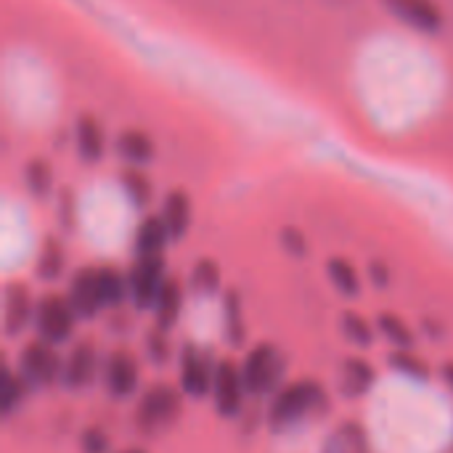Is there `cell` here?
Listing matches in <instances>:
<instances>
[{"label": "cell", "instance_id": "4fadbf2b", "mask_svg": "<svg viewBox=\"0 0 453 453\" xmlns=\"http://www.w3.org/2000/svg\"><path fill=\"white\" fill-rule=\"evenodd\" d=\"M96 374H98V356H96L93 342L74 345L72 353L64 361V377H61V382L69 390H82V388L93 385Z\"/></svg>", "mask_w": 453, "mask_h": 453}, {"label": "cell", "instance_id": "44dd1931", "mask_svg": "<svg viewBox=\"0 0 453 453\" xmlns=\"http://www.w3.org/2000/svg\"><path fill=\"white\" fill-rule=\"evenodd\" d=\"M324 453H366V435L358 425H342L332 433Z\"/></svg>", "mask_w": 453, "mask_h": 453}, {"label": "cell", "instance_id": "e575fe53", "mask_svg": "<svg viewBox=\"0 0 453 453\" xmlns=\"http://www.w3.org/2000/svg\"><path fill=\"white\" fill-rule=\"evenodd\" d=\"M443 374H446V380H449V385L453 388V364H449L446 369H443Z\"/></svg>", "mask_w": 453, "mask_h": 453}, {"label": "cell", "instance_id": "3957f363", "mask_svg": "<svg viewBox=\"0 0 453 453\" xmlns=\"http://www.w3.org/2000/svg\"><path fill=\"white\" fill-rule=\"evenodd\" d=\"M284 372H287V358L273 345H257L242 366L250 395H268L281 390L279 385L284 380Z\"/></svg>", "mask_w": 453, "mask_h": 453}, {"label": "cell", "instance_id": "277c9868", "mask_svg": "<svg viewBox=\"0 0 453 453\" xmlns=\"http://www.w3.org/2000/svg\"><path fill=\"white\" fill-rule=\"evenodd\" d=\"M80 316L74 313L69 297H61V295H48L37 303V311H35V326H37V334L40 340L50 342V345H61L72 337L74 332V321Z\"/></svg>", "mask_w": 453, "mask_h": 453}, {"label": "cell", "instance_id": "9a60e30c", "mask_svg": "<svg viewBox=\"0 0 453 453\" xmlns=\"http://www.w3.org/2000/svg\"><path fill=\"white\" fill-rule=\"evenodd\" d=\"M117 154L127 162V167H146L154 159V141L143 130H122L114 141Z\"/></svg>", "mask_w": 453, "mask_h": 453}, {"label": "cell", "instance_id": "484cf974", "mask_svg": "<svg viewBox=\"0 0 453 453\" xmlns=\"http://www.w3.org/2000/svg\"><path fill=\"white\" fill-rule=\"evenodd\" d=\"M377 324H380V332H382L395 348H401V350H411V348H414V334H411V329L403 324V319H398V316H393V313H382Z\"/></svg>", "mask_w": 453, "mask_h": 453}, {"label": "cell", "instance_id": "52a82bcc", "mask_svg": "<svg viewBox=\"0 0 453 453\" xmlns=\"http://www.w3.org/2000/svg\"><path fill=\"white\" fill-rule=\"evenodd\" d=\"M215 366L212 356L196 345H186L180 353V385L183 393L191 398H204L212 393V380H215Z\"/></svg>", "mask_w": 453, "mask_h": 453}, {"label": "cell", "instance_id": "ffe728a7", "mask_svg": "<svg viewBox=\"0 0 453 453\" xmlns=\"http://www.w3.org/2000/svg\"><path fill=\"white\" fill-rule=\"evenodd\" d=\"M326 273H329V281L332 287L345 295V297H356L361 292V276L356 271V265L345 257H332L329 265H326Z\"/></svg>", "mask_w": 453, "mask_h": 453}, {"label": "cell", "instance_id": "f1b7e54d", "mask_svg": "<svg viewBox=\"0 0 453 453\" xmlns=\"http://www.w3.org/2000/svg\"><path fill=\"white\" fill-rule=\"evenodd\" d=\"M226 334L234 345H242L244 340V321H242V303L236 292L226 295Z\"/></svg>", "mask_w": 453, "mask_h": 453}, {"label": "cell", "instance_id": "7a4b0ae2", "mask_svg": "<svg viewBox=\"0 0 453 453\" xmlns=\"http://www.w3.org/2000/svg\"><path fill=\"white\" fill-rule=\"evenodd\" d=\"M180 395L170 385H154L143 393L138 411H135V425L143 435L157 438L159 433L170 430L178 417H180Z\"/></svg>", "mask_w": 453, "mask_h": 453}, {"label": "cell", "instance_id": "603a6c76", "mask_svg": "<svg viewBox=\"0 0 453 453\" xmlns=\"http://www.w3.org/2000/svg\"><path fill=\"white\" fill-rule=\"evenodd\" d=\"M101 271V295H104V308H117L130 297L127 289V276H122L117 268H98Z\"/></svg>", "mask_w": 453, "mask_h": 453}, {"label": "cell", "instance_id": "2e32d148", "mask_svg": "<svg viewBox=\"0 0 453 453\" xmlns=\"http://www.w3.org/2000/svg\"><path fill=\"white\" fill-rule=\"evenodd\" d=\"M74 146L80 159L85 162H98L106 151V138H104V127L98 125L96 117H80L77 127H74Z\"/></svg>", "mask_w": 453, "mask_h": 453}, {"label": "cell", "instance_id": "cb8c5ba5", "mask_svg": "<svg viewBox=\"0 0 453 453\" xmlns=\"http://www.w3.org/2000/svg\"><path fill=\"white\" fill-rule=\"evenodd\" d=\"M24 186L32 196H48L53 188V170L45 159H32L24 167Z\"/></svg>", "mask_w": 453, "mask_h": 453}, {"label": "cell", "instance_id": "e0dca14e", "mask_svg": "<svg viewBox=\"0 0 453 453\" xmlns=\"http://www.w3.org/2000/svg\"><path fill=\"white\" fill-rule=\"evenodd\" d=\"M180 308H183V289L175 279H167L154 300V321H157V329L159 332H170L180 316Z\"/></svg>", "mask_w": 453, "mask_h": 453}, {"label": "cell", "instance_id": "8fae6325", "mask_svg": "<svg viewBox=\"0 0 453 453\" xmlns=\"http://www.w3.org/2000/svg\"><path fill=\"white\" fill-rule=\"evenodd\" d=\"M37 305L32 303V295L24 284H8L3 295V329L8 337H16L24 332V326L35 319Z\"/></svg>", "mask_w": 453, "mask_h": 453}, {"label": "cell", "instance_id": "7c38bea8", "mask_svg": "<svg viewBox=\"0 0 453 453\" xmlns=\"http://www.w3.org/2000/svg\"><path fill=\"white\" fill-rule=\"evenodd\" d=\"M106 388L114 398H127L138 388V361L130 350H114L106 358V372H104Z\"/></svg>", "mask_w": 453, "mask_h": 453}, {"label": "cell", "instance_id": "5bb4252c", "mask_svg": "<svg viewBox=\"0 0 453 453\" xmlns=\"http://www.w3.org/2000/svg\"><path fill=\"white\" fill-rule=\"evenodd\" d=\"M162 220H165V226H167V231H170V239L173 242H180L186 234H188V228H191V218H194V212H191V199L186 196V191H170L167 196H165V202H162Z\"/></svg>", "mask_w": 453, "mask_h": 453}, {"label": "cell", "instance_id": "6da1fadb", "mask_svg": "<svg viewBox=\"0 0 453 453\" xmlns=\"http://www.w3.org/2000/svg\"><path fill=\"white\" fill-rule=\"evenodd\" d=\"M326 409H329L326 390L313 380H300L276 393V398L271 401L268 419L276 430H289L313 417H321Z\"/></svg>", "mask_w": 453, "mask_h": 453}, {"label": "cell", "instance_id": "8992f818", "mask_svg": "<svg viewBox=\"0 0 453 453\" xmlns=\"http://www.w3.org/2000/svg\"><path fill=\"white\" fill-rule=\"evenodd\" d=\"M165 281H167V276H165L162 255L138 257L127 273V289H130V300L135 303V308H141V311L154 308V300Z\"/></svg>", "mask_w": 453, "mask_h": 453}, {"label": "cell", "instance_id": "9c48e42d", "mask_svg": "<svg viewBox=\"0 0 453 453\" xmlns=\"http://www.w3.org/2000/svg\"><path fill=\"white\" fill-rule=\"evenodd\" d=\"M385 5L398 21L422 35H435L443 29V13L435 0H385Z\"/></svg>", "mask_w": 453, "mask_h": 453}, {"label": "cell", "instance_id": "ba28073f", "mask_svg": "<svg viewBox=\"0 0 453 453\" xmlns=\"http://www.w3.org/2000/svg\"><path fill=\"white\" fill-rule=\"evenodd\" d=\"M247 395V385H244V374L239 366H234L231 361H218L215 366V380H212V401L220 411V417H236L242 411Z\"/></svg>", "mask_w": 453, "mask_h": 453}, {"label": "cell", "instance_id": "f546056e", "mask_svg": "<svg viewBox=\"0 0 453 453\" xmlns=\"http://www.w3.org/2000/svg\"><path fill=\"white\" fill-rule=\"evenodd\" d=\"M24 377H16L13 372L5 369L3 374V390H0V406H3V414H11L16 409V403L21 401L24 395V385H21Z\"/></svg>", "mask_w": 453, "mask_h": 453}, {"label": "cell", "instance_id": "1f68e13d", "mask_svg": "<svg viewBox=\"0 0 453 453\" xmlns=\"http://www.w3.org/2000/svg\"><path fill=\"white\" fill-rule=\"evenodd\" d=\"M281 242H284V247L289 250V255H295V257H303L305 255V239H303V234L300 231H295V228H287L284 234H281Z\"/></svg>", "mask_w": 453, "mask_h": 453}, {"label": "cell", "instance_id": "ac0fdd59", "mask_svg": "<svg viewBox=\"0 0 453 453\" xmlns=\"http://www.w3.org/2000/svg\"><path fill=\"white\" fill-rule=\"evenodd\" d=\"M170 242L173 239H170V231H167L162 215H149L135 231V255L138 257L162 255Z\"/></svg>", "mask_w": 453, "mask_h": 453}, {"label": "cell", "instance_id": "4316f807", "mask_svg": "<svg viewBox=\"0 0 453 453\" xmlns=\"http://www.w3.org/2000/svg\"><path fill=\"white\" fill-rule=\"evenodd\" d=\"M64 263H66V255H64V250H61L56 242H48V244L42 247V255H40V260H37V276H40V279H48V281H53V279H58V276H61V271H64Z\"/></svg>", "mask_w": 453, "mask_h": 453}, {"label": "cell", "instance_id": "836d02e7", "mask_svg": "<svg viewBox=\"0 0 453 453\" xmlns=\"http://www.w3.org/2000/svg\"><path fill=\"white\" fill-rule=\"evenodd\" d=\"M88 441H90V453H98L101 449H104V441H101V438H96V433H90V435H88Z\"/></svg>", "mask_w": 453, "mask_h": 453}, {"label": "cell", "instance_id": "d6986e66", "mask_svg": "<svg viewBox=\"0 0 453 453\" xmlns=\"http://www.w3.org/2000/svg\"><path fill=\"white\" fill-rule=\"evenodd\" d=\"M374 382V369L369 361L364 358H348L342 364V372H340V390L348 395V398H361L369 393Z\"/></svg>", "mask_w": 453, "mask_h": 453}, {"label": "cell", "instance_id": "d4e9b609", "mask_svg": "<svg viewBox=\"0 0 453 453\" xmlns=\"http://www.w3.org/2000/svg\"><path fill=\"white\" fill-rule=\"evenodd\" d=\"M220 287V268L215 260H199L191 271V292L215 295Z\"/></svg>", "mask_w": 453, "mask_h": 453}, {"label": "cell", "instance_id": "d6a6232c", "mask_svg": "<svg viewBox=\"0 0 453 453\" xmlns=\"http://www.w3.org/2000/svg\"><path fill=\"white\" fill-rule=\"evenodd\" d=\"M165 334H167V332H159V329H157V334L149 337V348H151V356H154L157 361H165V350H167Z\"/></svg>", "mask_w": 453, "mask_h": 453}, {"label": "cell", "instance_id": "30bf717a", "mask_svg": "<svg viewBox=\"0 0 453 453\" xmlns=\"http://www.w3.org/2000/svg\"><path fill=\"white\" fill-rule=\"evenodd\" d=\"M69 303L80 319H93L104 308V295H101V271L98 268H82L74 273L69 284Z\"/></svg>", "mask_w": 453, "mask_h": 453}, {"label": "cell", "instance_id": "d590c367", "mask_svg": "<svg viewBox=\"0 0 453 453\" xmlns=\"http://www.w3.org/2000/svg\"><path fill=\"white\" fill-rule=\"evenodd\" d=\"M125 453H141V451H125Z\"/></svg>", "mask_w": 453, "mask_h": 453}, {"label": "cell", "instance_id": "7402d4cb", "mask_svg": "<svg viewBox=\"0 0 453 453\" xmlns=\"http://www.w3.org/2000/svg\"><path fill=\"white\" fill-rule=\"evenodd\" d=\"M119 183L127 194V199L135 204V207H146L149 199H151V180L143 170L138 167H127L119 173Z\"/></svg>", "mask_w": 453, "mask_h": 453}, {"label": "cell", "instance_id": "5b68a950", "mask_svg": "<svg viewBox=\"0 0 453 453\" xmlns=\"http://www.w3.org/2000/svg\"><path fill=\"white\" fill-rule=\"evenodd\" d=\"M19 372L29 385L37 388H50L53 382H58L64 377V361L58 358V353L53 350L50 342L37 340L29 342L21 356H19Z\"/></svg>", "mask_w": 453, "mask_h": 453}, {"label": "cell", "instance_id": "4dcf8cb0", "mask_svg": "<svg viewBox=\"0 0 453 453\" xmlns=\"http://www.w3.org/2000/svg\"><path fill=\"white\" fill-rule=\"evenodd\" d=\"M390 364L398 369V372H406V374H414V377H427V366L422 361H417L409 350H398Z\"/></svg>", "mask_w": 453, "mask_h": 453}, {"label": "cell", "instance_id": "83f0119b", "mask_svg": "<svg viewBox=\"0 0 453 453\" xmlns=\"http://www.w3.org/2000/svg\"><path fill=\"white\" fill-rule=\"evenodd\" d=\"M342 334H345L353 345H358V348H366V345H372V340H374V329H372L369 321L361 319L358 313H345V316H342Z\"/></svg>", "mask_w": 453, "mask_h": 453}]
</instances>
